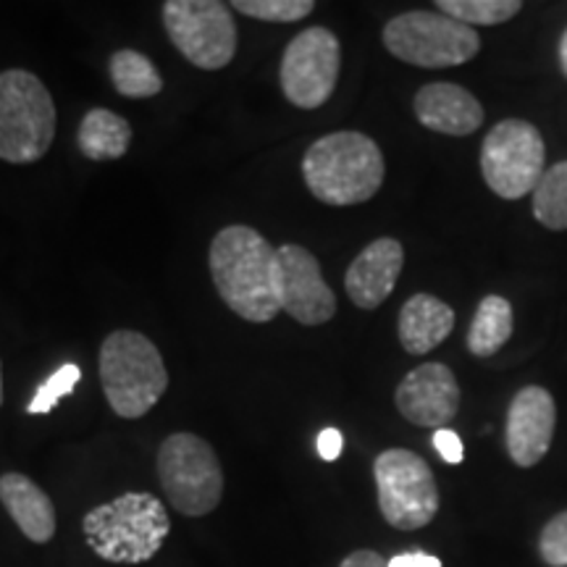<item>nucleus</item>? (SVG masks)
<instances>
[{
	"mask_svg": "<svg viewBox=\"0 0 567 567\" xmlns=\"http://www.w3.org/2000/svg\"><path fill=\"white\" fill-rule=\"evenodd\" d=\"M547 145L542 132L523 118H505L486 134L481 147V172L494 195L520 200L534 193L544 176Z\"/></svg>",
	"mask_w": 567,
	"mask_h": 567,
	"instance_id": "10",
	"label": "nucleus"
},
{
	"mask_svg": "<svg viewBox=\"0 0 567 567\" xmlns=\"http://www.w3.org/2000/svg\"><path fill=\"white\" fill-rule=\"evenodd\" d=\"M439 13L457 19L467 27L505 24L523 9L520 0H439Z\"/></svg>",
	"mask_w": 567,
	"mask_h": 567,
	"instance_id": "23",
	"label": "nucleus"
},
{
	"mask_svg": "<svg viewBox=\"0 0 567 567\" xmlns=\"http://www.w3.org/2000/svg\"><path fill=\"white\" fill-rule=\"evenodd\" d=\"M538 555L549 567H567V509L544 526L538 536Z\"/></svg>",
	"mask_w": 567,
	"mask_h": 567,
	"instance_id": "26",
	"label": "nucleus"
},
{
	"mask_svg": "<svg viewBox=\"0 0 567 567\" xmlns=\"http://www.w3.org/2000/svg\"><path fill=\"white\" fill-rule=\"evenodd\" d=\"M394 405L402 417L421 429H446L460 410L455 373L444 363H423L400 381Z\"/></svg>",
	"mask_w": 567,
	"mask_h": 567,
	"instance_id": "13",
	"label": "nucleus"
},
{
	"mask_svg": "<svg viewBox=\"0 0 567 567\" xmlns=\"http://www.w3.org/2000/svg\"><path fill=\"white\" fill-rule=\"evenodd\" d=\"M158 478L168 505L187 517L213 513L224 496V471L216 450L187 431L161 444Z\"/></svg>",
	"mask_w": 567,
	"mask_h": 567,
	"instance_id": "6",
	"label": "nucleus"
},
{
	"mask_svg": "<svg viewBox=\"0 0 567 567\" xmlns=\"http://www.w3.org/2000/svg\"><path fill=\"white\" fill-rule=\"evenodd\" d=\"M0 405H3V371H0Z\"/></svg>",
	"mask_w": 567,
	"mask_h": 567,
	"instance_id": "32",
	"label": "nucleus"
},
{
	"mask_svg": "<svg viewBox=\"0 0 567 567\" xmlns=\"http://www.w3.org/2000/svg\"><path fill=\"white\" fill-rule=\"evenodd\" d=\"M113 87L124 97H153L163 90V76L145 53L116 51L109 61Z\"/></svg>",
	"mask_w": 567,
	"mask_h": 567,
	"instance_id": "21",
	"label": "nucleus"
},
{
	"mask_svg": "<svg viewBox=\"0 0 567 567\" xmlns=\"http://www.w3.org/2000/svg\"><path fill=\"white\" fill-rule=\"evenodd\" d=\"M384 153L363 132H334L316 140L302 158V176L316 200L360 205L384 184Z\"/></svg>",
	"mask_w": 567,
	"mask_h": 567,
	"instance_id": "2",
	"label": "nucleus"
},
{
	"mask_svg": "<svg viewBox=\"0 0 567 567\" xmlns=\"http://www.w3.org/2000/svg\"><path fill=\"white\" fill-rule=\"evenodd\" d=\"M90 549L105 563L140 565L158 555L172 520L158 496L126 492L109 505L90 509L82 520Z\"/></svg>",
	"mask_w": 567,
	"mask_h": 567,
	"instance_id": "3",
	"label": "nucleus"
},
{
	"mask_svg": "<svg viewBox=\"0 0 567 567\" xmlns=\"http://www.w3.org/2000/svg\"><path fill=\"white\" fill-rule=\"evenodd\" d=\"M80 379H82V368L80 365L69 363V365L59 368V371H55L53 375H48V379L42 381L38 394H34L30 408H27V413H32V415L51 413V410H55V405H59L63 396L74 392L76 384H80Z\"/></svg>",
	"mask_w": 567,
	"mask_h": 567,
	"instance_id": "25",
	"label": "nucleus"
},
{
	"mask_svg": "<svg viewBox=\"0 0 567 567\" xmlns=\"http://www.w3.org/2000/svg\"><path fill=\"white\" fill-rule=\"evenodd\" d=\"M557 429V405L544 386L515 394L507 413V452L515 465L534 467L549 452Z\"/></svg>",
	"mask_w": 567,
	"mask_h": 567,
	"instance_id": "14",
	"label": "nucleus"
},
{
	"mask_svg": "<svg viewBox=\"0 0 567 567\" xmlns=\"http://www.w3.org/2000/svg\"><path fill=\"white\" fill-rule=\"evenodd\" d=\"M0 502L30 542L48 544L55 536V507L51 496L24 473L0 476Z\"/></svg>",
	"mask_w": 567,
	"mask_h": 567,
	"instance_id": "17",
	"label": "nucleus"
},
{
	"mask_svg": "<svg viewBox=\"0 0 567 567\" xmlns=\"http://www.w3.org/2000/svg\"><path fill=\"white\" fill-rule=\"evenodd\" d=\"M389 567H442V559L425 551H405L389 559Z\"/></svg>",
	"mask_w": 567,
	"mask_h": 567,
	"instance_id": "29",
	"label": "nucleus"
},
{
	"mask_svg": "<svg viewBox=\"0 0 567 567\" xmlns=\"http://www.w3.org/2000/svg\"><path fill=\"white\" fill-rule=\"evenodd\" d=\"M234 11H243L245 17L274 21V24H292L313 13V0H237L231 6Z\"/></svg>",
	"mask_w": 567,
	"mask_h": 567,
	"instance_id": "24",
	"label": "nucleus"
},
{
	"mask_svg": "<svg viewBox=\"0 0 567 567\" xmlns=\"http://www.w3.org/2000/svg\"><path fill=\"white\" fill-rule=\"evenodd\" d=\"M76 145L90 161H118L132 145V126L124 116L109 109H92L84 113Z\"/></svg>",
	"mask_w": 567,
	"mask_h": 567,
	"instance_id": "19",
	"label": "nucleus"
},
{
	"mask_svg": "<svg viewBox=\"0 0 567 567\" xmlns=\"http://www.w3.org/2000/svg\"><path fill=\"white\" fill-rule=\"evenodd\" d=\"M101 384L113 413L126 421L147 415L168 389V371L151 339L140 331H113L101 347Z\"/></svg>",
	"mask_w": 567,
	"mask_h": 567,
	"instance_id": "4",
	"label": "nucleus"
},
{
	"mask_svg": "<svg viewBox=\"0 0 567 567\" xmlns=\"http://www.w3.org/2000/svg\"><path fill=\"white\" fill-rule=\"evenodd\" d=\"M339 567H389V559H384L373 549H358L347 555Z\"/></svg>",
	"mask_w": 567,
	"mask_h": 567,
	"instance_id": "30",
	"label": "nucleus"
},
{
	"mask_svg": "<svg viewBox=\"0 0 567 567\" xmlns=\"http://www.w3.org/2000/svg\"><path fill=\"white\" fill-rule=\"evenodd\" d=\"M279 305L302 326L329 323L337 313V297L326 284L316 255L300 245L276 247Z\"/></svg>",
	"mask_w": 567,
	"mask_h": 567,
	"instance_id": "12",
	"label": "nucleus"
},
{
	"mask_svg": "<svg viewBox=\"0 0 567 567\" xmlns=\"http://www.w3.org/2000/svg\"><path fill=\"white\" fill-rule=\"evenodd\" d=\"M208 264L216 292L239 318L268 323L281 313L276 247L258 229L224 226L213 237Z\"/></svg>",
	"mask_w": 567,
	"mask_h": 567,
	"instance_id": "1",
	"label": "nucleus"
},
{
	"mask_svg": "<svg viewBox=\"0 0 567 567\" xmlns=\"http://www.w3.org/2000/svg\"><path fill=\"white\" fill-rule=\"evenodd\" d=\"M402 266H405V250H402V245L396 243V239H373V243L352 260L350 268H347V295H350V300L358 305V308L375 310L394 292Z\"/></svg>",
	"mask_w": 567,
	"mask_h": 567,
	"instance_id": "15",
	"label": "nucleus"
},
{
	"mask_svg": "<svg viewBox=\"0 0 567 567\" xmlns=\"http://www.w3.org/2000/svg\"><path fill=\"white\" fill-rule=\"evenodd\" d=\"M342 71V42L326 27H310L281 55V92L297 109L313 111L334 95Z\"/></svg>",
	"mask_w": 567,
	"mask_h": 567,
	"instance_id": "11",
	"label": "nucleus"
},
{
	"mask_svg": "<svg viewBox=\"0 0 567 567\" xmlns=\"http://www.w3.org/2000/svg\"><path fill=\"white\" fill-rule=\"evenodd\" d=\"M381 515L396 530L425 528L439 513V486L429 463L410 450H386L373 463Z\"/></svg>",
	"mask_w": 567,
	"mask_h": 567,
	"instance_id": "9",
	"label": "nucleus"
},
{
	"mask_svg": "<svg viewBox=\"0 0 567 567\" xmlns=\"http://www.w3.org/2000/svg\"><path fill=\"white\" fill-rule=\"evenodd\" d=\"M55 103L40 76L24 69L0 74V161L34 163L51 151Z\"/></svg>",
	"mask_w": 567,
	"mask_h": 567,
	"instance_id": "5",
	"label": "nucleus"
},
{
	"mask_svg": "<svg viewBox=\"0 0 567 567\" xmlns=\"http://www.w3.org/2000/svg\"><path fill=\"white\" fill-rule=\"evenodd\" d=\"M168 40L193 66L218 71L237 55L239 30L231 6L221 0H168L163 3Z\"/></svg>",
	"mask_w": 567,
	"mask_h": 567,
	"instance_id": "8",
	"label": "nucleus"
},
{
	"mask_svg": "<svg viewBox=\"0 0 567 567\" xmlns=\"http://www.w3.org/2000/svg\"><path fill=\"white\" fill-rule=\"evenodd\" d=\"M316 446H318V455H321L326 463H334V460L342 455L344 439L337 429H323L321 434H318Z\"/></svg>",
	"mask_w": 567,
	"mask_h": 567,
	"instance_id": "28",
	"label": "nucleus"
},
{
	"mask_svg": "<svg viewBox=\"0 0 567 567\" xmlns=\"http://www.w3.org/2000/svg\"><path fill=\"white\" fill-rule=\"evenodd\" d=\"M413 111L425 130L467 137L484 124V109L471 90L452 82H431L417 90Z\"/></svg>",
	"mask_w": 567,
	"mask_h": 567,
	"instance_id": "16",
	"label": "nucleus"
},
{
	"mask_svg": "<svg viewBox=\"0 0 567 567\" xmlns=\"http://www.w3.org/2000/svg\"><path fill=\"white\" fill-rule=\"evenodd\" d=\"M534 216L551 231L567 229V161L544 172L534 189Z\"/></svg>",
	"mask_w": 567,
	"mask_h": 567,
	"instance_id": "22",
	"label": "nucleus"
},
{
	"mask_svg": "<svg viewBox=\"0 0 567 567\" xmlns=\"http://www.w3.org/2000/svg\"><path fill=\"white\" fill-rule=\"evenodd\" d=\"M515 329L513 305L505 297L488 295L481 300L471 329H467V350L476 358H492L509 342Z\"/></svg>",
	"mask_w": 567,
	"mask_h": 567,
	"instance_id": "20",
	"label": "nucleus"
},
{
	"mask_svg": "<svg viewBox=\"0 0 567 567\" xmlns=\"http://www.w3.org/2000/svg\"><path fill=\"white\" fill-rule=\"evenodd\" d=\"M559 63H563V71L567 76V30L563 34V40H559Z\"/></svg>",
	"mask_w": 567,
	"mask_h": 567,
	"instance_id": "31",
	"label": "nucleus"
},
{
	"mask_svg": "<svg viewBox=\"0 0 567 567\" xmlns=\"http://www.w3.org/2000/svg\"><path fill=\"white\" fill-rule=\"evenodd\" d=\"M384 45L394 59L421 69H450L476 59L481 38L473 27L439 11H408L384 27Z\"/></svg>",
	"mask_w": 567,
	"mask_h": 567,
	"instance_id": "7",
	"label": "nucleus"
},
{
	"mask_svg": "<svg viewBox=\"0 0 567 567\" xmlns=\"http://www.w3.org/2000/svg\"><path fill=\"white\" fill-rule=\"evenodd\" d=\"M434 446L439 450V455L444 457V463H450V465L463 463L465 450H463V442H460V436L455 434V431L439 429L434 434Z\"/></svg>",
	"mask_w": 567,
	"mask_h": 567,
	"instance_id": "27",
	"label": "nucleus"
},
{
	"mask_svg": "<svg viewBox=\"0 0 567 567\" xmlns=\"http://www.w3.org/2000/svg\"><path fill=\"white\" fill-rule=\"evenodd\" d=\"M455 329V310L434 295H413L402 305L396 331L410 354H425L444 342Z\"/></svg>",
	"mask_w": 567,
	"mask_h": 567,
	"instance_id": "18",
	"label": "nucleus"
}]
</instances>
